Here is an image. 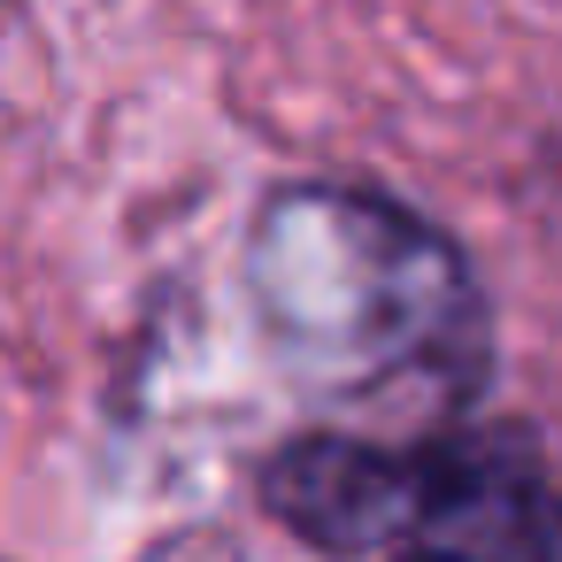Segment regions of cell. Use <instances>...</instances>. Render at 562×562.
<instances>
[{"label": "cell", "instance_id": "1", "mask_svg": "<svg viewBox=\"0 0 562 562\" xmlns=\"http://www.w3.org/2000/svg\"><path fill=\"white\" fill-rule=\"evenodd\" d=\"M247 293L270 355L316 401L462 408L485 385L493 324L470 262L385 193H270L247 232Z\"/></svg>", "mask_w": 562, "mask_h": 562}, {"label": "cell", "instance_id": "2", "mask_svg": "<svg viewBox=\"0 0 562 562\" xmlns=\"http://www.w3.org/2000/svg\"><path fill=\"white\" fill-rule=\"evenodd\" d=\"M262 508L324 554L562 562V477L531 431H431L408 447L301 431L262 462Z\"/></svg>", "mask_w": 562, "mask_h": 562}, {"label": "cell", "instance_id": "3", "mask_svg": "<svg viewBox=\"0 0 562 562\" xmlns=\"http://www.w3.org/2000/svg\"><path fill=\"white\" fill-rule=\"evenodd\" d=\"M401 562H447V554H401Z\"/></svg>", "mask_w": 562, "mask_h": 562}]
</instances>
